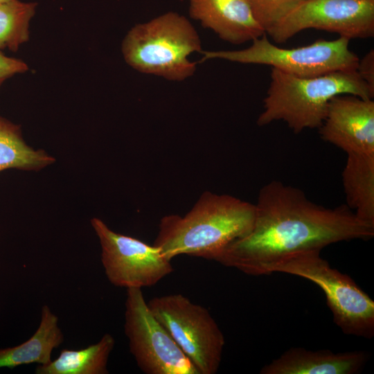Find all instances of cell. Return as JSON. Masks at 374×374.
I'll list each match as a JSON object with an SVG mask.
<instances>
[{"instance_id": "8", "label": "cell", "mask_w": 374, "mask_h": 374, "mask_svg": "<svg viewBox=\"0 0 374 374\" xmlns=\"http://www.w3.org/2000/svg\"><path fill=\"white\" fill-rule=\"evenodd\" d=\"M124 330L138 367L146 374H199L150 311L141 288L126 289Z\"/></svg>"}, {"instance_id": "1", "label": "cell", "mask_w": 374, "mask_h": 374, "mask_svg": "<svg viewBox=\"0 0 374 374\" xmlns=\"http://www.w3.org/2000/svg\"><path fill=\"white\" fill-rule=\"evenodd\" d=\"M373 236L374 225L358 218L346 204L325 207L301 189L274 180L260 190L251 229L215 261L248 275H269L274 264L296 253Z\"/></svg>"}, {"instance_id": "17", "label": "cell", "mask_w": 374, "mask_h": 374, "mask_svg": "<svg viewBox=\"0 0 374 374\" xmlns=\"http://www.w3.org/2000/svg\"><path fill=\"white\" fill-rule=\"evenodd\" d=\"M55 160L45 150L28 145L20 126L0 115V172L8 169L37 172Z\"/></svg>"}, {"instance_id": "4", "label": "cell", "mask_w": 374, "mask_h": 374, "mask_svg": "<svg viewBox=\"0 0 374 374\" xmlns=\"http://www.w3.org/2000/svg\"><path fill=\"white\" fill-rule=\"evenodd\" d=\"M195 52H202L199 34L186 17L175 12L135 25L122 43L128 65L171 81H183L193 75L197 63L189 56Z\"/></svg>"}, {"instance_id": "13", "label": "cell", "mask_w": 374, "mask_h": 374, "mask_svg": "<svg viewBox=\"0 0 374 374\" xmlns=\"http://www.w3.org/2000/svg\"><path fill=\"white\" fill-rule=\"evenodd\" d=\"M364 351L335 353L330 350L292 348L265 365L260 374H355L368 359Z\"/></svg>"}, {"instance_id": "7", "label": "cell", "mask_w": 374, "mask_h": 374, "mask_svg": "<svg viewBox=\"0 0 374 374\" xmlns=\"http://www.w3.org/2000/svg\"><path fill=\"white\" fill-rule=\"evenodd\" d=\"M148 305L199 374L217 372L225 339L206 308L181 294L154 297Z\"/></svg>"}, {"instance_id": "12", "label": "cell", "mask_w": 374, "mask_h": 374, "mask_svg": "<svg viewBox=\"0 0 374 374\" xmlns=\"http://www.w3.org/2000/svg\"><path fill=\"white\" fill-rule=\"evenodd\" d=\"M189 15L222 39L234 44L265 34L247 0H188Z\"/></svg>"}, {"instance_id": "11", "label": "cell", "mask_w": 374, "mask_h": 374, "mask_svg": "<svg viewBox=\"0 0 374 374\" xmlns=\"http://www.w3.org/2000/svg\"><path fill=\"white\" fill-rule=\"evenodd\" d=\"M321 138L347 154L374 155V101L349 94L329 102Z\"/></svg>"}, {"instance_id": "15", "label": "cell", "mask_w": 374, "mask_h": 374, "mask_svg": "<svg viewBox=\"0 0 374 374\" xmlns=\"http://www.w3.org/2000/svg\"><path fill=\"white\" fill-rule=\"evenodd\" d=\"M341 178L346 205L374 225V155L347 154Z\"/></svg>"}, {"instance_id": "16", "label": "cell", "mask_w": 374, "mask_h": 374, "mask_svg": "<svg viewBox=\"0 0 374 374\" xmlns=\"http://www.w3.org/2000/svg\"><path fill=\"white\" fill-rule=\"evenodd\" d=\"M115 339L105 333L93 344L79 350L64 348L50 362L37 365L36 374H107V364Z\"/></svg>"}, {"instance_id": "20", "label": "cell", "mask_w": 374, "mask_h": 374, "mask_svg": "<svg viewBox=\"0 0 374 374\" xmlns=\"http://www.w3.org/2000/svg\"><path fill=\"white\" fill-rule=\"evenodd\" d=\"M27 70L28 66L25 62L18 59L7 57L0 51V87L6 80Z\"/></svg>"}, {"instance_id": "21", "label": "cell", "mask_w": 374, "mask_h": 374, "mask_svg": "<svg viewBox=\"0 0 374 374\" xmlns=\"http://www.w3.org/2000/svg\"><path fill=\"white\" fill-rule=\"evenodd\" d=\"M356 71L361 78L374 91V51L371 49L359 59Z\"/></svg>"}, {"instance_id": "6", "label": "cell", "mask_w": 374, "mask_h": 374, "mask_svg": "<svg viewBox=\"0 0 374 374\" xmlns=\"http://www.w3.org/2000/svg\"><path fill=\"white\" fill-rule=\"evenodd\" d=\"M349 41L347 37H339L284 48L271 43L265 33L244 49L203 51L200 62L222 59L242 64L269 65L299 77H314L336 71L356 70L359 58L349 49Z\"/></svg>"}, {"instance_id": "5", "label": "cell", "mask_w": 374, "mask_h": 374, "mask_svg": "<svg viewBox=\"0 0 374 374\" xmlns=\"http://www.w3.org/2000/svg\"><path fill=\"white\" fill-rule=\"evenodd\" d=\"M320 250L291 255L274 264L269 274L285 273L308 279L323 292L335 323L342 332L365 339L374 336V301L347 274L332 268Z\"/></svg>"}, {"instance_id": "9", "label": "cell", "mask_w": 374, "mask_h": 374, "mask_svg": "<svg viewBox=\"0 0 374 374\" xmlns=\"http://www.w3.org/2000/svg\"><path fill=\"white\" fill-rule=\"evenodd\" d=\"M100 245V260L109 282L118 287L156 285L173 271L171 260L160 249L111 229L98 217L90 220Z\"/></svg>"}, {"instance_id": "3", "label": "cell", "mask_w": 374, "mask_h": 374, "mask_svg": "<svg viewBox=\"0 0 374 374\" xmlns=\"http://www.w3.org/2000/svg\"><path fill=\"white\" fill-rule=\"evenodd\" d=\"M270 84L264 99L259 126L282 121L294 132L319 128L330 100L349 94L372 99L374 91L356 70L336 71L303 78L272 68Z\"/></svg>"}, {"instance_id": "10", "label": "cell", "mask_w": 374, "mask_h": 374, "mask_svg": "<svg viewBox=\"0 0 374 374\" xmlns=\"http://www.w3.org/2000/svg\"><path fill=\"white\" fill-rule=\"evenodd\" d=\"M315 28L348 39L374 35V0H306L266 33L285 43L298 33Z\"/></svg>"}, {"instance_id": "18", "label": "cell", "mask_w": 374, "mask_h": 374, "mask_svg": "<svg viewBox=\"0 0 374 374\" xmlns=\"http://www.w3.org/2000/svg\"><path fill=\"white\" fill-rule=\"evenodd\" d=\"M35 3L11 0L0 3V50L17 51L29 37V24Z\"/></svg>"}, {"instance_id": "2", "label": "cell", "mask_w": 374, "mask_h": 374, "mask_svg": "<svg viewBox=\"0 0 374 374\" xmlns=\"http://www.w3.org/2000/svg\"><path fill=\"white\" fill-rule=\"evenodd\" d=\"M254 218V204L204 192L185 215L162 217L153 244L170 260L187 255L215 261L251 229Z\"/></svg>"}, {"instance_id": "22", "label": "cell", "mask_w": 374, "mask_h": 374, "mask_svg": "<svg viewBox=\"0 0 374 374\" xmlns=\"http://www.w3.org/2000/svg\"><path fill=\"white\" fill-rule=\"evenodd\" d=\"M11 0H0V3H4V2H8V1H10Z\"/></svg>"}, {"instance_id": "14", "label": "cell", "mask_w": 374, "mask_h": 374, "mask_svg": "<svg viewBox=\"0 0 374 374\" xmlns=\"http://www.w3.org/2000/svg\"><path fill=\"white\" fill-rule=\"evenodd\" d=\"M64 334L58 317L47 305L41 310L37 329L26 341L12 347L0 349V368L50 362L53 351L64 341Z\"/></svg>"}, {"instance_id": "19", "label": "cell", "mask_w": 374, "mask_h": 374, "mask_svg": "<svg viewBox=\"0 0 374 374\" xmlns=\"http://www.w3.org/2000/svg\"><path fill=\"white\" fill-rule=\"evenodd\" d=\"M265 33L306 0H247Z\"/></svg>"}]
</instances>
